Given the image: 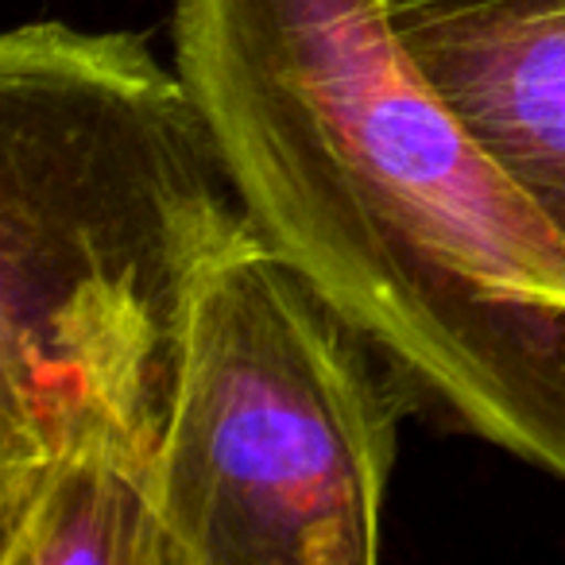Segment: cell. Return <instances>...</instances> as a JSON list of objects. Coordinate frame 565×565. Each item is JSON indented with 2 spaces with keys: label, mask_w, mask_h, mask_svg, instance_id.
<instances>
[{
  "label": "cell",
  "mask_w": 565,
  "mask_h": 565,
  "mask_svg": "<svg viewBox=\"0 0 565 565\" xmlns=\"http://www.w3.org/2000/svg\"><path fill=\"white\" fill-rule=\"evenodd\" d=\"M0 565H182L159 449L78 446L0 477Z\"/></svg>",
  "instance_id": "5"
},
{
  "label": "cell",
  "mask_w": 565,
  "mask_h": 565,
  "mask_svg": "<svg viewBox=\"0 0 565 565\" xmlns=\"http://www.w3.org/2000/svg\"><path fill=\"white\" fill-rule=\"evenodd\" d=\"M399 32L565 241V12L399 20Z\"/></svg>",
  "instance_id": "4"
},
{
  "label": "cell",
  "mask_w": 565,
  "mask_h": 565,
  "mask_svg": "<svg viewBox=\"0 0 565 565\" xmlns=\"http://www.w3.org/2000/svg\"><path fill=\"white\" fill-rule=\"evenodd\" d=\"M256 241L210 120L143 35H0V477L78 446L163 454L198 295Z\"/></svg>",
  "instance_id": "2"
},
{
  "label": "cell",
  "mask_w": 565,
  "mask_h": 565,
  "mask_svg": "<svg viewBox=\"0 0 565 565\" xmlns=\"http://www.w3.org/2000/svg\"><path fill=\"white\" fill-rule=\"evenodd\" d=\"M407 392L384 349L267 241L217 264L159 454L179 562L372 565Z\"/></svg>",
  "instance_id": "3"
},
{
  "label": "cell",
  "mask_w": 565,
  "mask_h": 565,
  "mask_svg": "<svg viewBox=\"0 0 565 565\" xmlns=\"http://www.w3.org/2000/svg\"><path fill=\"white\" fill-rule=\"evenodd\" d=\"M248 217L461 430L565 480V241L387 0H174Z\"/></svg>",
  "instance_id": "1"
},
{
  "label": "cell",
  "mask_w": 565,
  "mask_h": 565,
  "mask_svg": "<svg viewBox=\"0 0 565 565\" xmlns=\"http://www.w3.org/2000/svg\"><path fill=\"white\" fill-rule=\"evenodd\" d=\"M399 20H457V17H542L565 12V0H387Z\"/></svg>",
  "instance_id": "6"
}]
</instances>
